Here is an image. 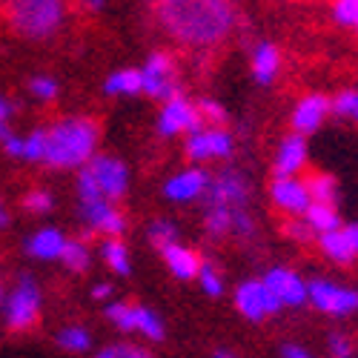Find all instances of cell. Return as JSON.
Returning <instances> with one entry per match:
<instances>
[{
  "instance_id": "cell-11",
  "label": "cell",
  "mask_w": 358,
  "mask_h": 358,
  "mask_svg": "<svg viewBox=\"0 0 358 358\" xmlns=\"http://www.w3.org/2000/svg\"><path fill=\"white\" fill-rule=\"evenodd\" d=\"M78 215L92 232H101V235H109V238H121L124 229H127V218L115 210V201H109V198L80 201Z\"/></svg>"
},
{
  "instance_id": "cell-44",
  "label": "cell",
  "mask_w": 358,
  "mask_h": 358,
  "mask_svg": "<svg viewBox=\"0 0 358 358\" xmlns=\"http://www.w3.org/2000/svg\"><path fill=\"white\" fill-rule=\"evenodd\" d=\"M281 355H284V358H313V355H310L304 347H298V344H284Z\"/></svg>"
},
{
  "instance_id": "cell-42",
  "label": "cell",
  "mask_w": 358,
  "mask_h": 358,
  "mask_svg": "<svg viewBox=\"0 0 358 358\" xmlns=\"http://www.w3.org/2000/svg\"><path fill=\"white\" fill-rule=\"evenodd\" d=\"M0 146H3L12 158H20L23 155V138H17L12 132L9 121H0Z\"/></svg>"
},
{
  "instance_id": "cell-17",
  "label": "cell",
  "mask_w": 358,
  "mask_h": 358,
  "mask_svg": "<svg viewBox=\"0 0 358 358\" xmlns=\"http://www.w3.org/2000/svg\"><path fill=\"white\" fill-rule=\"evenodd\" d=\"M206 184H210V175H206L203 169H198V166H192V169H184V172L172 175L169 181L164 184V195L169 201H178V203L195 201V198H203Z\"/></svg>"
},
{
  "instance_id": "cell-4",
  "label": "cell",
  "mask_w": 358,
  "mask_h": 358,
  "mask_svg": "<svg viewBox=\"0 0 358 358\" xmlns=\"http://www.w3.org/2000/svg\"><path fill=\"white\" fill-rule=\"evenodd\" d=\"M307 301L324 315L344 318L358 313V289L330 278H313L307 281Z\"/></svg>"
},
{
  "instance_id": "cell-47",
  "label": "cell",
  "mask_w": 358,
  "mask_h": 358,
  "mask_svg": "<svg viewBox=\"0 0 358 358\" xmlns=\"http://www.w3.org/2000/svg\"><path fill=\"white\" fill-rule=\"evenodd\" d=\"M106 6V0H83V9H89V12H101Z\"/></svg>"
},
{
  "instance_id": "cell-28",
  "label": "cell",
  "mask_w": 358,
  "mask_h": 358,
  "mask_svg": "<svg viewBox=\"0 0 358 358\" xmlns=\"http://www.w3.org/2000/svg\"><path fill=\"white\" fill-rule=\"evenodd\" d=\"M57 344H61L66 352H86L92 347V336H89L86 327L72 324V327H64V330L57 333Z\"/></svg>"
},
{
  "instance_id": "cell-7",
  "label": "cell",
  "mask_w": 358,
  "mask_h": 358,
  "mask_svg": "<svg viewBox=\"0 0 358 358\" xmlns=\"http://www.w3.org/2000/svg\"><path fill=\"white\" fill-rule=\"evenodd\" d=\"M235 307H238V313H241L247 321H252V324H258L264 318L275 315L278 310H284L278 304V298L266 289V284L261 278H250V281L238 284V289H235Z\"/></svg>"
},
{
  "instance_id": "cell-22",
  "label": "cell",
  "mask_w": 358,
  "mask_h": 358,
  "mask_svg": "<svg viewBox=\"0 0 358 358\" xmlns=\"http://www.w3.org/2000/svg\"><path fill=\"white\" fill-rule=\"evenodd\" d=\"M310 227H313V232L315 235H321V232H330V229H338L341 227V215H338V206H333V203H318V201H313L310 206H307V213L301 215Z\"/></svg>"
},
{
  "instance_id": "cell-39",
  "label": "cell",
  "mask_w": 358,
  "mask_h": 358,
  "mask_svg": "<svg viewBox=\"0 0 358 358\" xmlns=\"http://www.w3.org/2000/svg\"><path fill=\"white\" fill-rule=\"evenodd\" d=\"M52 203H55L52 201V192H46V189H32V192L23 198V206L32 215H46L52 210Z\"/></svg>"
},
{
  "instance_id": "cell-31",
  "label": "cell",
  "mask_w": 358,
  "mask_h": 358,
  "mask_svg": "<svg viewBox=\"0 0 358 358\" xmlns=\"http://www.w3.org/2000/svg\"><path fill=\"white\" fill-rule=\"evenodd\" d=\"M198 281H201V289L206 292V295H213V298H218L221 292H224V278H221V273H218V266L210 261V258H201V270H198Z\"/></svg>"
},
{
  "instance_id": "cell-16",
  "label": "cell",
  "mask_w": 358,
  "mask_h": 358,
  "mask_svg": "<svg viewBox=\"0 0 358 358\" xmlns=\"http://www.w3.org/2000/svg\"><path fill=\"white\" fill-rule=\"evenodd\" d=\"M307 158H310L307 138L298 135V132H289V135L278 143V149H275V158H273V172H275V178L301 175V169L307 166Z\"/></svg>"
},
{
  "instance_id": "cell-43",
  "label": "cell",
  "mask_w": 358,
  "mask_h": 358,
  "mask_svg": "<svg viewBox=\"0 0 358 358\" xmlns=\"http://www.w3.org/2000/svg\"><path fill=\"white\" fill-rule=\"evenodd\" d=\"M198 112H201V117L206 124H224L227 121V109L218 103V101H213V98H203L201 103H198Z\"/></svg>"
},
{
  "instance_id": "cell-2",
  "label": "cell",
  "mask_w": 358,
  "mask_h": 358,
  "mask_svg": "<svg viewBox=\"0 0 358 358\" xmlns=\"http://www.w3.org/2000/svg\"><path fill=\"white\" fill-rule=\"evenodd\" d=\"M101 129L92 117H64L46 129L43 164L52 169H80L95 155Z\"/></svg>"
},
{
  "instance_id": "cell-5",
  "label": "cell",
  "mask_w": 358,
  "mask_h": 358,
  "mask_svg": "<svg viewBox=\"0 0 358 358\" xmlns=\"http://www.w3.org/2000/svg\"><path fill=\"white\" fill-rule=\"evenodd\" d=\"M41 315V289L32 275H20L3 304V318L12 333H26Z\"/></svg>"
},
{
  "instance_id": "cell-3",
  "label": "cell",
  "mask_w": 358,
  "mask_h": 358,
  "mask_svg": "<svg viewBox=\"0 0 358 358\" xmlns=\"http://www.w3.org/2000/svg\"><path fill=\"white\" fill-rule=\"evenodd\" d=\"M6 17L15 35L46 41L66 17V0H6Z\"/></svg>"
},
{
  "instance_id": "cell-34",
  "label": "cell",
  "mask_w": 358,
  "mask_h": 358,
  "mask_svg": "<svg viewBox=\"0 0 358 358\" xmlns=\"http://www.w3.org/2000/svg\"><path fill=\"white\" fill-rule=\"evenodd\" d=\"M92 358H152V352L138 347V344H109Z\"/></svg>"
},
{
  "instance_id": "cell-25",
  "label": "cell",
  "mask_w": 358,
  "mask_h": 358,
  "mask_svg": "<svg viewBox=\"0 0 358 358\" xmlns=\"http://www.w3.org/2000/svg\"><path fill=\"white\" fill-rule=\"evenodd\" d=\"M101 255H103L109 270H115L117 275H129V270H132L129 250H127V244L121 241V238H109V241L101 247Z\"/></svg>"
},
{
  "instance_id": "cell-21",
  "label": "cell",
  "mask_w": 358,
  "mask_h": 358,
  "mask_svg": "<svg viewBox=\"0 0 358 358\" xmlns=\"http://www.w3.org/2000/svg\"><path fill=\"white\" fill-rule=\"evenodd\" d=\"M318 247L321 252L336 261V264H352L358 255L352 250V241H350V235H347V227H338V229H330V232H321L318 238Z\"/></svg>"
},
{
  "instance_id": "cell-45",
  "label": "cell",
  "mask_w": 358,
  "mask_h": 358,
  "mask_svg": "<svg viewBox=\"0 0 358 358\" xmlns=\"http://www.w3.org/2000/svg\"><path fill=\"white\" fill-rule=\"evenodd\" d=\"M109 295H112V287L109 284H95L92 287V298H95V301H106Z\"/></svg>"
},
{
  "instance_id": "cell-50",
  "label": "cell",
  "mask_w": 358,
  "mask_h": 358,
  "mask_svg": "<svg viewBox=\"0 0 358 358\" xmlns=\"http://www.w3.org/2000/svg\"><path fill=\"white\" fill-rule=\"evenodd\" d=\"M215 358H235V355H232V352H227V350H218V352H215Z\"/></svg>"
},
{
  "instance_id": "cell-46",
  "label": "cell",
  "mask_w": 358,
  "mask_h": 358,
  "mask_svg": "<svg viewBox=\"0 0 358 358\" xmlns=\"http://www.w3.org/2000/svg\"><path fill=\"white\" fill-rule=\"evenodd\" d=\"M9 117H12V103L0 95V121H9Z\"/></svg>"
},
{
  "instance_id": "cell-41",
  "label": "cell",
  "mask_w": 358,
  "mask_h": 358,
  "mask_svg": "<svg viewBox=\"0 0 358 358\" xmlns=\"http://www.w3.org/2000/svg\"><path fill=\"white\" fill-rule=\"evenodd\" d=\"M284 229H287V235L292 238V241H298V244H307V241H313V238H318V235L313 232V227H310L301 215H292V221H289Z\"/></svg>"
},
{
  "instance_id": "cell-37",
  "label": "cell",
  "mask_w": 358,
  "mask_h": 358,
  "mask_svg": "<svg viewBox=\"0 0 358 358\" xmlns=\"http://www.w3.org/2000/svg\"><path fill=\"white\" fill-rule=\"evenodd\" d=\"M327 352H330V358H355V344L344 333H330L327 336Z\"/></svg>"
},
{
  "instance_id": "cell-49",
  "label": "cell",
  "mask_w": 358,
  "mask_h": 358,
  "mask_svg": "<svg viewBox=\"0 0 358 358\" xmlns=\"http://www.w3.org/2000/svg\"><path fill=\"white\" fill-rule=\"evenodd\" d=\"M9 224V215H6V206L0 203V227H6Z\"/></svg>"
},
{
  "instance_id": "cell-20",
  "label": "cell",
  "mask_w": 358,
  "mask_h": 358,
  "mask_svg": "<svg viewBox=\"0 0 358 358\" xmlns=\"http://www.w3.org/2000/svg\"><path fill=\"white\" fill-rule=\"evenodd\" d=\"M161 255H164V261H166V266H169V273L175 275V278H181V281H192V278H198V270H201V258L192 252V250H187L184 244H166L164 250H161Z\"/></svg>"
},
{
  "instance_id": "cell-36",
  "label": "cell",
  "mask_w": 358,
  "mask_h": 358,
  "mask_svg": "<svg viewBox=\"0 0 358 358\" xmlns=\"http://www.w3.org/2000/svg\"><path fill=\"white\" fill-rule=\"evenodd\" d=\"M149 241H152L158 250H164L166 244H175L178 241V227L172 221H155L152 227H149Z\"/></svg>"
},
{
  "instance_id": "cell-30",
  "label": "cell",
  "mask_w": 358,
  "mask_h": 358,
  "mask_svg": "<svg viewBox=\"0 0 358 358\" xmlns=\"http://www.w3.org/2000/svg\"><path fill=\"white\" fill-rule=\"evenodd\" d=\"M61 261L69 266L72 273H83L89 261H92V255H89V247L83 241H66L64 252H61Z\"/></svg>"
},
{
  "instance_id": "cell-48",
  "label": "cell",
  "mask_w": 358,
  "mask_h": 358,
  "mask_svg": "<svg viewBox=\"0 0 358 358\" xmlns=\"http://www.w3.org/2000/svg\"><path fill=\"white\" fill-rule=\"evenodd\" d=\"M347 235H350L352 250H355V255H358V224H350V227H347Z\"/></svg>"
},
{
  "instance_id": "cell-29",
  "label": "cell",
  "mask_w": 358,
  "mask_h": 358,
  "mask_svg": "<svg viewBox=\"0 0 358 358\" xmlns=\"http://www.w3.org/2000/svg\"><path fill=\"white\" fill-rule=\"evenodd\" d=\"M330 109L338 117H344V121H352L358 127V89H344V92H338L330 101Z\"/></svg>"
},
{
  "instance_id": "cell-10",
  "label": "cell",
  "mask_w": 358,
  "mask_h": 358,
  "mask_svg": "<svg viewBox=\"0 0 358 358\" xmlns=\"http://www.w3.org/2000/svg\"><path fill=\"white\" fill-rule=\"evenodd\" d=\"M89 175L95 178V184L101 189L103 198L109 201H117L127 195V187H129V172L124 166V161H117L112 155H92L86 164Z\"/></svg>"
},
{
  "instance_id": "cell-23",
  "label": "cell",
  "mask_w": 358,
  "mask_h": 358,
  "mask_svg": "<svg viewBox=\"0 0 358 358\" xmlns=\"http://www.w3.org/2000/svg\"><path fill=\"white\" fill-rule=\"evenodd\" d=\"M106 95H121V98H132L141 95V69H117L106 78L103 83Z\"/></svg>"
},
{
  "instance_id": "cell-18",
  "label": "cell",
  "mask_w": 358,
  "mask_h": 358,
  "mask_svg": "<svg viewBox=\"0 0 358 358\" xmlns=\"http://www.w3.org/2000/svg\"><path fill=\"white\" fill-rule=\"evenodd\" d=\"M250 69H252L255 83L270 86L278 78V72H281V52H278V46L275 43H258L252 49Z\"/></svg>"
},
{
  "instance_id": "cell-33",
  "label": "cell",
  "mask_w": 358,
  "mask_h": 358,
  "mask_svg": "<svg viewBox=\"0 0 358 358\" xmlns=\"http://www.w3.org/2000/svg\"><path fill=\"white\" fill-rule=\"evenodd\" d=\"M43 152H46V129H32L26 138H23V161L29 164H38L43 161Z\"/></svg>"
},
{
  "instance_id": "cell-9",
  "label": "cell",
  "mask_w": 358,
  "mask_h": 358,
  "mask_svg": "<svg viewBox=\"0 0 358 358\" xmlns=\"http://www.w3.org/2000/svg\"><path fill=\"white\" fill-rule=\"evenodd\" d=\"M232 152H235V141L221 127H201L187 138V155L195 164L221 161V158H229Z\"/></svg>"
},
{
  "instance_id": "cell-19",
  "label": "cell",
  "mask_w": 358,
  "mask_h": 358,
  "mask_svg": "<svg viewBox=\"0 0 358 358\" xmlns=\"http://www.w3.org/2000/svg\"><path fill=\"white\" fill-rule=\"evenodd\" d=\"M64 247H66V238H64L61 229H55V227L38 229L26 241V252L32 255V258H38V261H61Z\"/></svg>"
},
{
  "instance_id": "cell-51",
  "label": "cell",
  "mask_w": 358,
  "mask_h": 358,
  "mask_svg": "<svg viewBox=\"0 0 358 358\" xmlns=\"http://www.w3.org/2000/svg\"><path fill=\"white\" fill-rule=\"evenodd\" d=\"M0 298H3V289H0Z\"/></svg>"
},
{
  "instance_id": "cell-38",
  "label": "cell",
  "mask_w": 358,
  "mask_h": 358,
  "mask_svg": "<svg viewBox=\"0 0 358 358\" xmlns=\"http://www.w3.org/2000/svg\"><path fill=\"white\" fill-rule=\"evenodd\" d=\"M29 92H32L38 101H55L57 98V80L49 75H35L29 80Z\"/></svg>"
},
{
  "instance_id": "cell-14",
  "label": "cell",
  "mask_w": 358,
  "mask_h": 358,
  "mask_svg": "<svg viewBox=\"0 0 358 358\" xmlns=\"http://www.w3.org/2000/svg\"><path fill=\"white\" fill-rule=\"evenodd\" d=\"M261 281L266 284V289L278 298L281 307H301V304H307V281L298 273L287 270V266H273V270L266 273Z\"/></svg>"
},
{
  "instance_id": "cell-26",
  "label": "cell",
  "mask_w": 358,
  "mask_h": 358,
  "mask_svg": "<svg viewBox=\"0 0 358 358\" xmlns=\"http://www.w3.org/2000/svg\"><path fill=\"white\" fill-rule=\"evenodd\" d=\"M307 189H310V198L318 201V203H333L338 206V181L333 175H313L307 178Z\"/></svg>"
},
{
  "instance_id": "cell-27",
  "label": "cell",
  "mask_w": 358,
  "mask_h": 358,
  "mask_svg": "<svg viewBox=\"0 0 358 358\" xmlns=\"http://www.w3.org/2000/svg\"><path fill=\"white\" fill-rule=\"evenodd\" d=\"M135 333L152 338V341H161L164 338V321L158 313H152L149 307H135Z\"/></svg>"
},
{
  "instance_id": "cell-40",
  "label": "cell",
  "mask_w": 358,
  "mask_h": 358,
  "mask_svg": "<svg viewBox=\"0 0 358 358\" xmlns=\"http://www.w3.org/2000/svg\"><path fill=\"white\" fill-rule=\"evenodd\" d=\"M333 15L341 26H352L358 29V0H336Z\"/></svg>"
},
{
  "instance_id": "cell-13",
  "label": "cell",
  "mask_w": 358,
  "mask_h": 358,
  "mask_svg": "<svg viewBox=\"0 0 358 358\" xmlns=\"http://www.w3.org/2000/svg\"><path fill=\"white\" fill-rule=\"evenodd\" d=\"M270 198L278 210L289 213V215H304L307 206L313 203L310 198V189H307V181L301 175H284V178H275L270 184Z\"/></svg>"
},
{
  "instance_id": "cell-35",
  "label": "cell",
  "mask_w": 358,
  "mask_h": 358,
  "mask_svg": "<svg viewBox=\"0 0 358 358\" xmlns=\"http://www.w3.org/2000/svg\"><path fill=\"white\" fill-rule=\"evenodd\" d=\"M232 235L241 238V241L255 238V221L247 213V206H235V210H232Z\"/></svg>"
},
{
  "instance_id": "cell-24",
  "label": "cell",
  "mask_w": 358,
  "mask_h": 358,
  "mask_svg": "<svg viewBox=\"0 0 358 358\" xmlns=\"http://www.w3.org/2000/svg\"><path fill=\"white\" fill-rule=\"evenodd\" d=\"M232 210L235 206H206V215H203V229L210 238H227L232 235Z\"/></svg>"
},
{
  "instance_id": "cell-6",
  "label": "cell",
  "mask_w": 358,
  "mask_h": 358,
  "mask_svg": "<svg viewBox=\"0 0 358 358\" xmlns=\"http://www.w3.org/2000/svg\"><path fill=\"white\" fill-rule=\"evenodd\" d=\"M141 92L155 101H175L184 98L181 83L175 80V66L166 52H152L141 66Z\"/></svg>"
},
{
  "instance_id": "cell-15",
  "label": "cell",
  "mask_w": 358,
  "mask_h": 358,
  "mask_svg": "<svg viewBox=\"0 0 358 358\" xmlns=\"http://www.w3.org/2000/svg\"><path fill=\"white\" fill-rule=\"evenodd\" d=\"M330 112H333L330 109V98H324V95H304L301 101L295 103L292 117H289L292 132L304 135V138L313 135V132H318Z\"/></svg>"
},
{
  "instance_id": "cell-32",
  "label": "cell",
  "mask_w": 358,
  "mask_h": 358,
  "mask_svg": "<svg viewBox=\"0 0 358 358\" xmlns=\"http://www.w3.org/2000/svg\"><path fill=\"white\" fill-rule=\"evenodd\" d=\"M106 315L109 321L124 333H135V307L132 304H124V301H115L106 307Z\"/></svg>"
},
{
  "instance_id": "cell-1",
  "label": "cell",
  "mask_w": 358,
  "mask_h": 358,
  "mask_svg": "<svg viewBox=\"0 0 358 358\" xmlns=\"http://www.w3.org/2000/svg\"><path fill=\"white\" fill-rule=\"evenodd\" d=\"M158 20L175 41L206 49L232 32L235 9L232 0H158Z\"/></svg>"
},
{
  "instance_id": "cell-8",
  "label": "cell",
  "mask_w": 358,
  "mask_h": 358,
  "mask_svg": "<svg viewBox=\"0 0 358 358\" xmlns=\"http://www.w3.org/2000/svg\"><path fill=\"white\" fill-rule=\"evenodd\" d=\"M206 206H247L250 203V181L244 172L224 169L215 178H210L203 192Z\"/></svg>"
},
{
  "instance_id": "cell-12",
  "label": "cell",
  "mask_w": 358,
  "mask_h": 358,
  "mask_svg": "<svg viewBox=\"0 0 358 358\" xmlns=\"http://www.w3.org/2000/svg\"><path fill=\"white\" fill-rule=\"evenodd\" d=\"M203 117L198 112V106H192L187 98H175V101H166L158 112V132L164 138H175V135H189L195 129H201Z\"/></svg>"
}]
</instances>
